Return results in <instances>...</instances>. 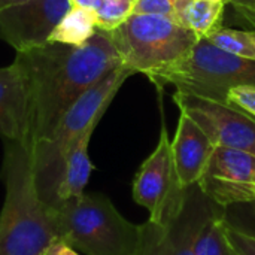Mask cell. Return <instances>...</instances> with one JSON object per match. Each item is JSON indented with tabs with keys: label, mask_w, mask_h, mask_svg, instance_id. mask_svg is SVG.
<instances>
[{
	"label": "cell",
	"mask_w": 255,
	"mask_h": 255,
	"mask_svg": "<svg viewBox=\"0 0 255 255\" xmlns=\"http://www.w3.org/2000/svg\"><path fill=\"white\" fill-rule=\"evenodd\" d=\"M123 66L142 73L157 87L188 58L199 37L181 24L160 15L131 13L120 27L108 31Z\"/></svg>",
	"instance_id": "obj_3"
},
{
	"label": "cell",
	"mask_w": 255,
	"mask_h": 255,
	"mask_svg": "<svg viewBox=\"0 0 255 255\" xmlns=\"http://www.w3.org/2000/svg\"><path fill=\"white\" fill-rule=\"evenodd\" d=\"M30 87L22 63L0 67V136L28 145Z\"/></svg>",
	"instance_id": "obj_12"
},
{
	"label": "cell",
	"mask_w": 255,
	"mask_h": 255,
	"mask_svg": "<svg viewBox=\"0 0 255 255\" xmlns=\"http://www.w3.org/2000/svg\"><path fill=\"white\" fill-rule=\"evenodd\" d=\"M253 200H255V185L253 187Z\"/></svg>",
	"instance_id": "obj_29"
},
{
	"label": "cell",
	"mask_w": 255,
	"mask_h": 255,
	"mask_svg": "<svg viewBox=\"0 0 255 255\" xmlns=\"http://www.w3.org/2000/svg\"><path fill=\"white\" fill-rule=\"evenodd\" d=\"M70 1H72V6H78V7L96 10V7L99 6V1L100 0H70Z\"/></svg>",
	"instance_id": "obj_26"
},
{
	"label": "cell",
	"mask_w": 255,
	"mask_h": 255,
	"mask_svg": "<svg viewBox=\"0 0 255 255\" xmlns=\"http://www.w3.org/2000/svg\"><path fill=\"white\" fill-rule=\"evenodd\" d=\"M136 0H100L96 7L97 28L112 31L120 27L131 13Z\"/></svg>",
	"instance_id": "obj_19"
},
{
	"label": "cell",
	"mask_w": 255,
	"mask_h": 255,
	"mask_svg": "<svg viewBox=\"0 0 255 255\" xmlns=\"http://www.w3.org/2000/svg\"><path fill=\"white\" fill-rule=\"evenodd\" d=\"M22 1H27V0H0V12L9 6H13V4H18V3H22Z\"/></svg>",
	"instance_id": "obj_27"
},
{
	"label": "cell",
	"mask_w": 255,
	"mask_h": 255,
	"mask_svg": "<svg viewBox=\"0 0 255 255\" xmlns=\"http://www.w3.org/2000/svg\"><path fill=\"white\" fill-rule=\"evenodd\" d=\"M227 1H229V0H227Z\"/></svg>",
	"instance_id": "obj_30"
},
{
	"label": "cell",
	"mask_w": 255,
	"mask_h": 255,
	"mask_svg": "<svg viewBox=\"0 0 255 255\" xmlns=\"http://www.w3.org/2000/svg\"><path fill=\"white\" fill-rule=\"evenodd\" d=\"M30 87L28 145L46 139L72 105L108 73L123 66L108 31L97 28L84 45L48 42L16 52Z\"/></svg>",
	"instance_id": "obj_1"
},
{
	"label": "cell",
	"mask_w": 255,
	"mask_h": 255,
	"mask_svg": "<svg viewBox=\"0 0 255 255\" xmlns=\"http://www.w3.org/2000/svg\"><path fill=\"white\" fill-rule=\"evenodd\" d=\"M166 85H175L178 93L227 103L232 88L255 85V61L227 52L208 39H199Z\"/></svg>",
	"instance_id": "obj_6"
},
{
	"label": "cell",
	"mask_w": 255,
	"mask_h": 255,
	"mask_svg": "<svg viewBox=\"0 0 255 255\" xmlns=\"http://www.w3.org/2000/svg\"><path fill=\"white\" fill-rule=\"evenodd\" d=\"M223 220L229 229L255 238V200L223 206Z\"/></svg>",
	"instance_id": "obj_21"
},
{
	"label": "cell",
	"mask_w": 255,
	"mask_h": 255,
	"mask_svg": "<svg viewBox=\"0 0 255 255\" xmlns=\"http://www.w3.org/2000/svg\"><path fill=\"white\" fill-rule=\"evenodd\" d=\"M96 31H97L96 12L91 9L72 6L54 28L49 42L79 46L84 45L88 39H91Z\"/></svg>",
	"instance_id": "obj_15"
},
{
	"label": "cell",
	"mask_w": 255,
	"mask_h": 255,
	"mask_svg": "<svg viewBox=\"0 0 255 255\" xmlns=\"http://www.w3.org/2000/svg\"><path fill=\"white\" fill-rule=\"evenodd\" d=\"M185 190L179 185L172 155V140L163 124L155 149L134 176L133 199L149 211V220L167 223L181 209Z\"/></svg>",
	"instance_id": "obj_8"
},
{
	"label": "cell",
	"mask_w": 255,
	"mask_h": 255,
	"mask_svg": "<svg viewBox=\"0 0 255 255\" xmlns=\"http://www.w3.org/2000/svg\"><path fill=\"white\" fill-rule=\"evenodd\" d=\"M131 75L124 66L108 73L72 105L46 139L31 146L37 190L49 206L54 203L67 154L90 126L100 123L115 94Z\"/></svg>",
	"instance_id": "obj_4"
},
{
	"label": "cell",
	"mask_w": 255,
	"mask_h": 255,
	"mask_svg": "<svg viewBox=\"0 0 255 255\" xmlns=\"http://www.w3.org/2000/svg\"><path fill=\"white\" fill-rule=\"evenodd\" d=\"M199 184L185 190V199L167 223L148 220L139 226V239L131 255H196V241L203 227L220 212Z\"/></svg>",
	"instance_id": "obj_7"
},
{
	"label": "cell",
	"mask_w": 255,
	"mask_h": 255,
	"mask_svg": "<svg viewBox=\"0 0 255 255\" xmlns=\"http://www.w3.org/2000/svg\"><path fill=\"white\" fill-rule=\"evenodd\" d=\"M194 253L196 255H239L229 241L223 211L203 227L196 241Z\"/></svg>",
	"instance_id": "obj_17"
},
{
	"label": "cell",
	"mask_w": 255,
	"mask_h": 255,
	"mask_svg": "<svg viewBox=\"0 0 255 255\" xmlns=\"http://www.w3.org/2000/svg\"><path fill=\"white\" fill-rule=\"evenodd\" d=\"M45 255H81L75 248H72L70 245H67L64 241L57 239L48 250Z\"/></svg>",
	"instance_id": "obj_25"
},
{
	"label": "cell",
	"mask_w": 255,
	"mask_h": 255,
	"mask_svg": "<svg viewBox=\"0 0 255 255\" xmlns=\"http://www.w3.org/2000/svg\"><path fill=\"white\" fill-rule=\"evenodd\" d=\"M173 100L203 128L215 146L255 154V120L238 106L178 91Z\"/></svg>",
	"instance_id": "obj_9"
},
{
	"label": "cell",
	"mask_w": 255,
	"mask_h": 255,
	"mask_svg": "<svg viewBox=\"0 0 255 255\" xmlns=\"http://www.w3.org/2000/svg\"><path fill=\"white\" fill-rule=\"evenodd\" d=\"M227 0H193L185 13V25L199 37L208 39L221 28Z\"/></svg>",
	"instance_id": "obj_16"
},
{
	"label": "cell",
	"mask_w": 255,
	"mask_h": 255,
	"mask_svg": "<svg viewBox=\"0 0 255 255\" xmlns=\"http://www.w3.org/2000/svg\"><path fill=\"white\" fill-rule=\"evenodd\" d=\"M215 148L203 128L185 111L179 109V121L172 140V155L179 185L184 190L202 181Z\"/></svg>",
	"instance_id": "obj_13"
},
{
	"label": "cell",
	"mask_w": 255,
	"mask_h": 255,
	"mask_svg": "<svg viewBox=\"0 0 255 255\" xmlns=\"http://www.w3.org/2000/svg\"><path fill=\"white\" fill-rule=\"evenodd\" d=\"M3 140L1 179L6 194L0 212V255H45L58 238L51 206L37 190L31 146Z\"/></svg>",
	"instance_id": "obj_2"
},
{
	"label": "cell",
	"mask_w": 255,
	"mask_h": 255,
	"mask_svg": "<svg viewBox=\"0 0 255 255\" xmlns=\"http://www.w3.org/2000/svg\"><path fill=\"white\" fill-rule=\"evenodd\" d=\"M229 4H232L238 13V16L245 21L247 24H250L251 27H254L255 30V9L245 4V3H241V1H229Z\"/></svg>",
	"instance_id": "obj_24"
},
{
	"label": "cell",
	"mask_w": 255,
	"mask_h": 255,
	"mask_svg": "<svg viewBox=\"0 0 255 255\" xmlns=\"http://www.w3.org/2000/svg\"><path fill=\"white\" fill-rule=\"evenodd\" d=\"M229 1H241V3H245V4H248V6L255 9V0H229Z\"/></svg>",
	"instance_id": "obj_28"
},
{
	"label": "cell",
	"mask_w": 255,
	"mask_h": 255,
	"mask_svg": "<svg viewBox=\"0 0 255 255\" xmlns=\"http://www.w3.org/2000/svg\"><path fill=\"white\" fill-rule=\"evenodd\" d=\"M57 238L85 255H131L139 226L103 194H81L51 206Z\"/></svg>",
	"instance_id": "obj_5"
},
{
	"label": "cell",
	"mask_w": 255,
	"mask_h": 255,
	"mask_svg": "<svg viewBox=\"0 0 255 255\" xmlns=\"http://www.w3.org/2000/svg\"><path fill=\"white\" fill-rule=\"evenodd\" d=\"M70 7V0H27L9 6L0 12V39L16 52L42 46Z\"/></svg>",
	"instance_id": "obj_10"
},
{
	"label": "cell",
	"mask_w": 255,
	"mask_h": 255,
	"mask_svg": "<svg viewBox=\"0 0 255 255\" xmlns=\"http://www.w3.org/2000/svg\"><path fill=\"white\" fill-rule=\"evenodd\" d=\"M227 236L239 255H255V238L235 232L227 227Z\"/></svg>",
	"instance_id": "obj_23"
},
{
	"label": "cell",
	"mask_w": 255,
	"mask_h": 255,
	"mask_svg": "<svg viewBox=\"0 0 255 255\" xmlns=\"http://www.w3.org/2000/svg\"><path fill=\"white\" fill-rule=\"evenodd\" d=\"M227 103L238 106L255 120V85H239L229 91Z\"/></svg>",
	"instance_id": "obj_22"
},
{
	"label": "cell",
	"mask_w": 255,
	"mask_h": 255,
	"mask_svg": "<svg viewBox=\"0 0 255 255\" xmlns=\"http://www.w3.org/2000/svg\"><path fill=\"white\" fill-rule=\"evenodd\" d=\"M96 127L97 124L90 126L67 154L61 179L55 191V199L51 206H55L64 200H69L85 193V187L93 172V164L88 155V145Z\"/></svg>",
	"instance_id": "obj_14"
},
{
	"label": "cell",
	"mask_w": 255,
	"mask_h": 255,
	"mask_svg": "<svg viewBox=\"0 0 255 255\" xmlns=\"http://www.w3.org/2000/svg\"><path fill=\"white\" fill-rule=\"evenodd\" d=\"M193 0H136L133 13H151L185 25V13Z\"/></svg>",
	"instance_id": "obj_20"
},
{
	"label": "cell",
	"mask_w": 255,
	"mask_h": 255,
	"mask_svg": "<svg viewBox=\"0 0 255 255\" xmlns=\"http://www.w3.org/2000/svg\"><path fill=\"white\" fill-rule=\"evenodd\" d=\"M208 40L227 52L255 61V30L221 27L214 34H211Z\"/></svg>",
	"instance_id": "obj_18"
},
{
	"label": "cell",
	"mask_w": 255,
	"mask_h": 255,
	"mask_svg": "<svg viewBox=\"0 0 255 255\" xmlns=\"http://www.w3.org/2000/svg\"><path fill=\"white\" fill-rule=\"evenodd\" d=\"M199 185L220 206L251 202L255 185V154L217 146Z\"/></svg>",
	"instance_id": "obj_11"
}]
</instances>
